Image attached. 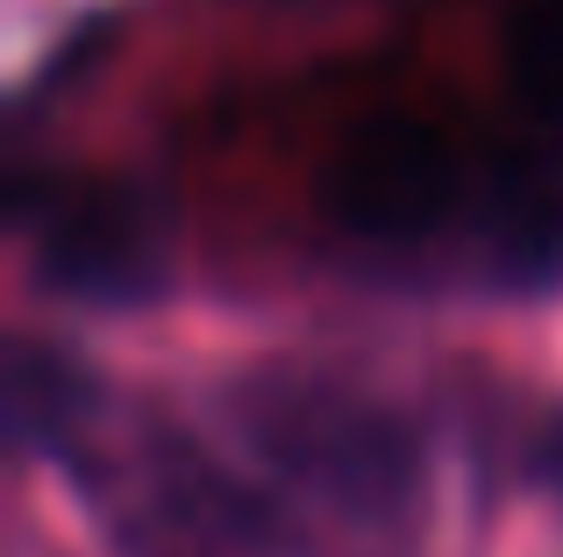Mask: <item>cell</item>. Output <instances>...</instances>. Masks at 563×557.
<instances>
[{
  "label": "cell",
  "instance_id": "obj_1",
  "mask_svg": "<svg viewBox=\"0 0 563 557\" xmlns=\"http://www.w3.org/2000/svg\"><path fill=\"white\" fill-rule=\"evenodd\" d=\"M456 194V151L421 114H364L321 165V208L357 243H407L442 222Z\"/></svg>",
  "mask_w": 563,
  "mask_h": 557
},
{
  "label": "cell",
  "instance_id": "obj_2",
  "mask_svg": "<svg viewBox=\"0 0 563 557\" xmlns=\"http://www.w3.org/2000/svg\"><path fill=\"white\" fill-rule=\"evenodd\" d=\"M36 272L51 293L129 307L165 286V222L129 186H71L36 222Z\"/></svg>",
  "mask_w": 563,
  "mask_h": 557
},
{
  "label": "cell",
  "instance_id": "obj_3",
  "mask_svg": "<svg viewBox=\"0 0 563 557\" xmlns=\"http://www.w3.org/2000/svg\"><path fill=\"white\" fill-rule=\"evenodd\" d=\"M507 86L528 114L563 122V0H521L507 14Z\"/></svg>",
  "mask_w": 563,
  "mask_h": 557
},
{
  "label": "cell",
  "instance_id": "obj_4",
  "mask_svg": "<svg viewBox=\"0 0 563 557\" xmlns=\"http://www.w3.org/2000/svg\"><path fill=\"white\" fill-rule=\"evenodd\" d=\"M86 415V379L65 358H43V350H14L8 372V422L22 444H65L71 422Z\"/></svg>",
  "mask_w": 563,
  "mask_h": 557
},
{
  "label": "cell",
  "instance_id": "obj_5",
  "mask_svg": "<svg viewBox=\"0 0 563 557\" xmlns=\"http://www.w3.org/2000/svg\"><path fill=\"white\" fill-rule=\"evenodd\" d=\"M528 465H536L542 487H556V493H563V415L536 429V444H528Z\"/></svg>",
  "mask_w": 563,
  "mask_h": 557
}]
</instances>
